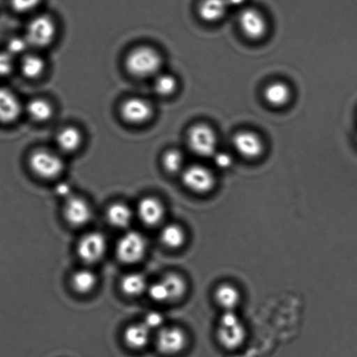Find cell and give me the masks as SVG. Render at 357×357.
<instances>
[{"mask_svg": "<svg viewBox=\"0 0 357 357\" xmlns=\"http://www.w3.org/2000/svg\"><path fill=\"white\" fill-rule=\"evenodd\" d=\"M162 66V55L149 47L135 48L126 59V68L135 78L145 79L158 75Z\"/></svg>", "mask_w": 357, "mask_h": 357, "instance_id": "cell-1", "label": "cell"}, {"mask_svg": "<svg viewBox=\"0 0 357 357\" xmlns=\"http://www.w3.org/2000/svg\"><path fill=\"white\" fill-rule=\"evenodd\" d=\"M217 330L220 344L229 351L241 347L246 339V328L234 310L224 311Z\"/></svg>", "mask_w": 357, "mask_h": 357, "instance_id": "cell-2", "label": "cell"}, {"mask_svg": "<svg viewBox=\"0 0 357 357\" xmlns=\"http://www.w3.org/2000/svg\"><path fill=\"white\" fill-rule=\"evenodd\" d=\"M188 144L195 155L211 158L217 153L218 138L215 131L209 125L199 123L189 129Z\"/></svg>", "mask_w": 357, "mask_h": 357, "instance_id": "cell-3", "label": "cell"}, {"mask_svg": "<svg viewBox=\"0 0 357 357\" xmlns=\"http://www.w3.org/2000/svg\"><path fill=\"white\" fill-rule=\"evenodd\" d=\"M29 166L33 174L45 180H52L61 176L65 164L61 156L49 150L40 149L31 153Z\"/></svg>", "mask_w": 357, "mask_h": 357, "instance_id": "cell-4", "label": "cell"}, {"mask_svg": "<svg viewBox=\"0 0 357 357\" xmlns=\"http://www.w3.org/2000/svg\"><path fill=\"white\" fill-rule=\"evenodd\" d=\"M54 20L47 15L33 17L28 24L26 40L29 45L34 47H45L52 43L56 36Z\"/></svg>", "mask_w": 357, "mask_h": 357, "instance_id": "cell-5", "label": "cell"}, {"mask_svg": "<svg viewBox=\"0 0 357 357\" xmlns=\"http://www.w3.org/2000/svg\"><path fill=\"white\" fill-rule=\"evenodd\" d=\"M145 237L137 231H129L119 240L116 255L119 260L124 264H136L142 260L146 252Z\"/></svg>", "mask_w": 357, "mask_h": 357, "instance_id": "cell-6", "label": "cell"}, {"mask_svg": "<svg viewBox=\"0 0 357 357\" xmlns=\"http://www.w3.org/2000/svg\"><path fill=\"white\" fill-rule=\"evenodd\" d=\"M238 24L241 33L248 40L260 41L267 36L268 23L264 13L255 8L241 10Z\"/></svg>", "mask_w": 357, "mask_h": 357, "instance_id": "cell-7", "label": "cell"}, {"mask_svg": "<svg viewBox=\"0 0 357 357\" xmlns=\"http://www.w3.org/2000/svg\"><path fill=\"white\" fill-rule=\"evenodd\" d=\"M182 182L189 190L197 194H206L215 185V174L211 170L199 164L185 167L182 171Z\"/></svg>", "mask_w": 357, "mask_h": 357, "instance_id": "cell-8", "label": "cell"}, {"mask_svg": "<svg viewBox=\"0 0 357 357\" xmlns=\"http://www.w3.org/2000/svg\"><path fill=\"white\" fill-rule=\"evenodd\" d=\"M233 146L238 155L250 160L260 158L265 151L264 139L250 130L237 132L233 137Z\"/></svg>", "mask_w": 357, "mask_h": 357, "instance_id": "cell-9", "label": "cell"}, {"mask_svg": "<svg viewBox=\"0 0 357 357\" xmlns=\"http://www.w3.org/2000/svg\"><path fill=\"white\" fill-rule=\"evenodd\" d=\"M187 335L180 328L162 327L156 335L155 345L160 353L174 356L183 351L187 345Z\"/></svg>", "mask_w": 357, "mask_h": 357, "instance_id": "cell-10", "label": "cell"}, {"mask_svg": "<svg viewBox=\"0 0 357 357\" xmlns=\"http://www.w3.org/2000/svg\"><path fill=\"white\" fill-rule=\"evenodd\" d=\"M107 240L102 234H86L79 240L77 251L80 259L86 264L99 261L106 254Z\"/></svg>", "mask_w": 357, "mask_h": 357, "instance_id": "cell-11", "label": "cell"}, {"mask_svg": "<svg viewBox=\"0 0 357 357\" xmlns=\"http://www.w3.org/2000/svg\"><path fill=\"white\" fill-rule=\"evenodd\" d=\"M121 115L128 123L141 125L151 119L153 107L148 101L142 98H130L121 104Z\"/></svg>", "mask_w": 357, "mask_h": 357, "instance_id": "cell-12", "label": "cell"}, {"mask_svg": "<svg viewBox=\"0 0 357 357\" xmlns=\"http://www.w3.org/2000/svg\"><path fill=\"white\" fill-rule=\"evenodd\" d=\"M64 215L71 225L84 226L92 218V208L86 199L71 195L66 199Z\"/></svg>", "mask_w": 357, "mask_h": 357, "instance_id": "cell-13", "label": "cell"}, {"mask_svg": "<svg viewBox=\"0 0 357 357\" xmlns=\"http://www.w3.org/2000/svg\"><path fill=\"white\" fill-rule=\"evenodd\" d=\"M137 213L139 218L145 225L156 226L163 220L165 209L158 199L145 197L139 202Z\"/></svg>", "mask_w": 357, "mask_h": 357, "instance_id": "cell-14", "label": "cell"}, {"mask_svg": "<svg viewBox=\"0 0 357 357\" xmlns=\"http://www.w3.org/2000/svg\"><path fill=\"white\" fill-rule=\"evenodd\" d=\"M21 114V103L12 91L0 87V122L13 123Z\"/></svg>", "mask_w": 357, "mask_h": 357, "instance_id": "cell-15", "label": "cell"}, {"mask_svg": "<svg viewBox=\"0 0 357 357\" xmlns=\"http://www.w3.org/2000/svg\"><path fill=\"white\" fill-rule=\"evenodd\" d=\"M264 98L269 106L283 107L291 100L292 91L288 84L282 82H273L266 86Z\"/></svg>", "mask_w": 357, "mask_h": 357, "instance_id": "cell-16", "label": "cell"}, {"mask_svg": "<svg viewBox=\"0 0 357 357\" xmlns=\"http://www.w3.org/2000/svg\"><path fill=\"white\" fill-rule=\"evenodd\" d=\"M229 8L227 0H202L198 6V14L205 22L216 23L226 16Z\"/></svg>", "mask_w": 357, "mask_h": 357, "instance_id": "cell-17", "label": "cell"}, {"mask_svg": "<svg viewBox=\"0 0 357 357\" xmlns=\"http://www.w3.org/2000/svg\"><path fill=\"white\" fill-rule=\"evenodd\" d=\"M123 338L128 347L139 351L149 344L151 331L143 323L132 324L126 328Z\"/></svg>", "mask_w": 357, "mask_h": 357, "instance_id": "cell-18", "label": "cell"}, {"mask_svg": "<svg viewBox=\"0 0 357 357\" xmlns=\"http://www.w3.org/2000/svg\"><path fill=\"white\" fill-rule=\"evenodd\" d=\"M83 135L78 128L66 127L59 132L56 137L58 148L64 153H73L77 151L82 146Z\"/></svg>", "mask_w": 357, "mask_h": 357, "instance_id": "cell-19", "label": "cell"}, {"mask_svg": "<svg viewBox=\"0 0 357 357\" xmlns=\"http://www.w3.org/2000/svg\"><path fill=\"white\" fill-rule=\"evenodd\" d=\"M107 216L111 225L119 229H127L134 218L132 209L121 202L111 205L107 209Z\"/></svg>", "mask_w": 357, "mask_h": 357, "instance_id": "cell-20", "label": "cell"}, {"mask_svg": "<svg viewBox=\"0 0 357 357\" xmlns=\"http://www.w3.org/2000/svg\"><path fill=\"white\" fill-rule=\"evenodd\" d=\"M215 298L224 311L234 310L240 303L241 295L236 287L224 283L216 289Z\"/></svg>", "mask_w": 357, "mask_h": 357, "instance_id": "cell-21", "label": "cell"}, {"mask_svg": "<svg viewBox=\"0 0 357 357\" xmlns=\"http://www.w3.org/2000/svg\"><path fill=\"white\" fill-rule=\"evenodd\" d=\"M160 238L164 246L171 248V250H176V248L183 246L185 233L180 225L171 223L164 227L160 231Z\"/></svg>", "mask_w": 357, "mask_h": 357, "instance_id": "cell-22", "label": "cell"}, {"mask_svg": "<svg viewBox=\"0 0 357 357\" xmlns=\"http://www.w3.org/2000/svg\"><path fill=\"white\" fill-rule=\"evenodd\" d=\"M146 280L139 273H130L126 275L121 281V289L126 295L129 296H138L148 289Z\"/></svg>", "mask_w": 357, "mask_h": 357, "instance_id": "cell-23", "label": "cell"}, {"mask_svg": "<svg viewBox=\"0 0 357 357\" xmlns=\"http://www.w3.org/2000/svg\"><path fill=\"white\" fill-rule=\"evenodd\" d=\"M27 113L33 121L45 122L50 120L54 115V107L48 100L37 98L27 104Z\"/></svg>", "mask_w": 357, "mask_h": 357, "instance_id": "cell-24", "label": "cell"}, {"mask_svg": "<svg viewBox=\"0 0 357 357\" xmlns=\"http://www.w3.org/2000/svg\"><path fill=\"white\" fill-rule=\"evenodd\" d=\"M162 281L169 292V302L181 299L187 291V282L176 273H169L163 276Z\"/></svg>", "mask_w": 357, "mask_h": 357, "instance_id": "cell-25", "label": "cell"}, {"mask_svg": "<svg viewBox=\"0 0 357 357\" xmlns=\"http://www.w3.org/2000/svg\"><path fill=\"white\" fill-rule=\"evenodd\" d=\"M96 275L89 269H79L72 276L73 288L78 293H89L96 288Z\"/></svg>", "mask_w": 357, "mask_h": 357, "instance_id": "cell-26", "label": "cell"}, {"mask_svg": "<svg viewBox=\"0 0 357 357\" xmlns=\"http://www.w3.org/2000/svg\"><path fill=\"white\" fill-rule=\"evenodd\" d=\"M45 69L44 59L40 56L28 54L21 63V71L28 79H37L43 75Z\"/></svg>", "mask_w": 357, "mask_h": 357, "instance_id": "cell-27", "label": "cell"}, {"mask_svg": "<svg viewBox=\"0 0 357 357\" xmlns=\"http://www.w3.org/2000/svg\"><path fill=\"white\" fill-rule=\"evenodd\" d=\"M157 94L162 97H169L176 92L178 82L176 77L162 73L155 76V82L153 84Z\"/></svg>", "mask_w": 357, "mask_h": 357, "instance_id": "cell-28", "label": "cell"}, {"mask_svg": "<svg viewBox=\"0 0 357 357\" xmlns=\"http://www.w3.org/2000/svg\"><path fill=\"white\" fill-rule=\"evenodd\" d=\"M183 153L176 149H170L162 156V166L167 173L174 174L184 169Z\"/></svg>", "mask_w": 357, "mask_h": 357, "instance_id": "cell-29", "label": "cell"}, {"mask_svg": "<svg viewBox=\"0 0 357 357\" xmlns=\"http://www.w3.org/2000/svg\"><path fill=\"white\" fill-rule=\"evenodd\" d=\"M146 291H148L150 298L156 303L169 302V292L162 280L149 286Z\"/></svg>", "mask_w": 357, "mask_h": 357, "instance_id": "cell-30", "label": "cell"}, {"mask_svg": "<svg viewBox=\"0 0 357 357\" xmlns=\"http://www.w3.org/2000/svg\"><path fill=\"white\" fill-rule=\"evenodd\" d=\"M41 2L42 0H10V6L20 13L33 12L40 6Z\"/></svg>", "mask_w": 357, "mask_h": 357, "instance_id": "cell-31", "label": "cell"}, {"mask_svg": "<svg viewBox=\"0 0 357 357\" xmlns=\"http://www.w3.org/2000/svg\"><path fill=\"white\" fill-rule=\"evenodd\" d=\"M143 324H144L150 331L160 330V328L163 327L164 324L163 314L158 312V311H151V312H149L146 314Z\"/></svg>", "mask_w": 357, "mask_h": 357, "instance_id": "cell-32", "label": "cell"}, {"mask_svg": "<svg viewBox=\"0 0 357 357\" xmlns=\"http://www.w3.org/2000/svg\"><path fill=\"white\" fill-rule=\"evenodd\" d=\"M29 47L26 38H13L8 44V52L10 55H19L24 54L26 49Z\"/></svg>", "mask_w": 357, "mask_h": 357, "instance_id": "cell-33", "label": "cell"}, {"mask_svg": "<svg viewBox=\"0 0 357 357\" xmlns=\"http://www.w3.org/2000/svg\"><path fill=\"white\" fill-rule=\"evenodd\" d=\"M13 68L12 55L9 52H0V76L8 75Z\"/></svg>", "mask_w": 357, "mask_h": 357, "instance_id": "cell-34", "label": "cell"}, {"mask_svg": "<svg viewBox=\"0 0 357 357\" xmlns=\"http://www.w3.org/2000/svg\"><path fill=\"white\" fill-rule=\"evenodd\" d=\"M215 158V165L220 169H226L232 165V157L227 153L218 152L213 156Z\"/></svg>", "mask_w": 357, "mask_h": 357, "instance_id": "cell-35", "label": "cell"}, {"mask_svg": "<svg viewBox=\"0 0 357 357\" xmlns=\"http://www.w3.org/2000/svg\"><path fill=\"white\" fill-rule=\"evenodd\" d=\"M55 189L57 195L61 196V197L68 198L72 195L71 187L68 183H66V182L59 183Z\"/></svg>", "mask_w": 357, "mask_h": 357, "instance_id": "cell-36", "label": "cell"}, {"mask_svg": "<svg viewBox=\"0 0 357 357\" xmlns=\"http://www.w3.org/2000/svg\"><path fill=\"white\" fill-rule=\"evenodd\" d=\"M227 3H229V7L233 6H240L243 5V3L246 1V0H227Z\"/></svg>", "mask_w": 357, "mask_h": 357, "instance_id": "cell-37", "label": "cell"}]
</instances>
